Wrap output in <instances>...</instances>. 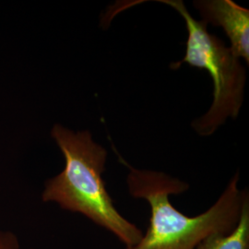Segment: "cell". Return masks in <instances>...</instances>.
<instances>
[{"label": "cell", "instance_id": "1", "mask_svg": "<svg viewBox=\"0 0 249 249\" xmlns=\"http://www.w3.org/2000/svg\"><path fill=\"white\" fill-rule=\"evenodd\" d=\"M128 168V192L135 198L146 200L151 207L150 224L142 239L124 249H196L213 233L231 232L240 219L248 189L238 187L236 173L218 200L203 213L189 217L177 210L170 195L186 192L188 184L167 174L134 168L122 158Z\"/></svg>", "mask_w": 249, "mask_h": 249}, {"label": "cell", "instance_id": "2", "mask_svg": "<svg viewBox=\"0 0 249 249\" xmlns=\"http://www.w3.org/2000/svg\"><path fill=\"white\" fill-rule=\"evenodd\" d=\"M51 135L64 155L65 167L45 182L43 201L85 216L116 235L125 248L136 245L142 231L117 211L103 178L107 151L93 142L88 130L73 132L56 124Z\"/></svg>", "mask_w": 249, "mask_h": 249}, {"label": "cell", "instance_id": "3", "mask_svg": "<svg viewBox=\"0 0 249 249\" xmlns=\"http://www.w3.org/2000/svg\"><path fill=\"white\" fill-rule=\"evenodd\" d=\"M174 8L186 21L187 36L186 54L182 60L172 63L178 70L187 63L206 70L213 81V102L204 116L192 123L200 136L213 134L228 117L236 118L240 112L246 84V71L231 49L223 41L207 31L204 20H196L181 0H158Z\"/></svg>", "mask_w": 249, "mask_h": 249}, {"label": "cell", "instance_id": "4", "mask_svg": "<svg viewBox=\"0 0 249 249\" xmlns=\"http://www.w3.org/2000/svg\"><path fill=\"white\" fill-rule=\"evenodd\" d=\"M194 6L202 20L222 27L231 41V52L249 63V10L231 0L195 1Z\"/></svg>", "mask_w": 249, "mask_h": 249}, {"label": "cell", "instance_id": "5", "mask_svg": "<svg viewBox=\"0 0 249 249\" xmlns=\"http://www.w3.org/2000/svg\"><path fill=\"white\" fill-rule=\"evenodd\" d=\"M196 249H249V197H245L240 219L229 233H213Z\"/></svg>", "mask_w": 249, "mask_h": 249}, {"label": "cell", "instance_id": "6", "mask_svg": "<svg viewBox=\"0 0 249 249\" xmlns=\"http://www.w3.org/2000/svg\"><path fill=\"white\" fill-rule=\"evenodd\" d=\"M0 249H20L17 235L12 231L0 229Z\"/></svg>", "mask_w": 249, "mask_h": 249}, {"label": "cell", "instance_id": "7", "mask_svg": "<svg viewBox=\"0 0 249 249\" xmlns=\"http://www.w3.org/2000/svg\"></svg>", "mask_w": 249, "mask_h": 249}]
</instances>
